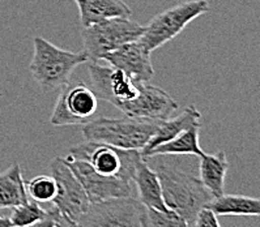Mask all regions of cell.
I'll use <instances>...</instances> for the list:
<instances>
[{"instance_id":"obj_27","label":"cell","mask_w":260,"mask_h":227,"mask_svg":"<svg viewBox=\"0 0 260 227\" xmlns=\"http://www.w3.org/2000/svg\"><path fill=\"white\" fill-rule=\"evenodd\" d=\"M0 227H13L12 222H11V218L0 215Z\"/></svg>"},{"instance_id":"obj_21","label":"cell","mask_w":260,"mask_h":227,"mask_svg":"<svg viewBox=\"0 0 260 227\" xmlns=\"http://www.w3.org/2000/svg\"><path fill=\"white\" fill-rule=\"evenodd\" d=\"M28 197L36 203H51L58 191L55 179L51 175H38L25 181Z\"/></svg>"},{"instance_id":"obj_12","label":"cell","mask_w":260,"mask_h":227,"mask_svg":"<svg viewBox=\"0 0 260 227\" xmlns=\"http://www.w3.org/2000/svg\"><path fill=\"white\" fill-rule=\"evenodd\" d=\"M177 108L178 103L168 92L149 83H140V94L118 110L128 118L164 120L172 117Z\"/></svg>"},{"instance_id":"obj_14","label":"cell","mask_w":260,"mask_h":227,"mask_svg":"<svg viewBox=\"0 0 260 227\" xmlns=\"http://www.w3.org/2000/svg\"><path fill=\"white\" fill-rule=\"evenodd\" d=\"M195 124H202V114L196 108L195 104H190L177 117L159 120L153 136L150 137L148 144L140 150L141 157L145 158L149 154V152L153 150L154 147L169 141V140H172L175 136L183 132L184 129L190 128Z\"/></svg>"},{"instance_id":"obj_23","label":"cell","mask_w":260,"mask_h":227,"mask_svg":"<svg viewBox=\"0 0 260 227\" xmlns=\"http://www.w3.org/2000/svg\"><path fill=\"white\" fill-rule=\"evenodd\" d=\"M145 227H190L181 215L172 210H154L147 209Z\"/></svg>"},{"instance_id":"obj_22","label":"cell","mask_w":260,"mask_h":227,"mask_svg":"<svg viewBox=\"0 0 260 227\" xmlns=\"http://www.w3.org/2000/svg\"><path fill=\"white\" fill-rule=\"evenodd\" d=\"M47 212L49 210L41 208L40 204L29 199L26 203L12 208V214L10 218L13 227H26L46 217Z\"/></svg>"},{"instance_id":"obj_19","label":"cell","mask_w":260,"mask_h":227,"mask_svg":"<svg viewBox=\"0 0 260 227\" xmlns=\"http://www.w3.org/2000/svg\"><path fill=\"white\" fill-rule=\"evenodd\" d=\"M207 208L217 215H250L260 214V200L245 195H221L212 199Z\"/></svg>"},{"instance_id":"obj_4","label":"cell","mask_w":260,"mask_h":227,"mask_svg":"<svg viewBox=\"0 0 260 227\" xmlns=\"http://www.w3.org/2000/svg\"><path fill=\"white\" fill-rule=\"evenodd\" d=\"M144 31V25L131 17H113L81 29L84 54L88 63L102 62L106 54L125 43L136 41Z\"/></svg>"},{"instance_id":"obj_8","label":"cell","mask_w":260,"mask_h":227,"mask_svg":"<svg viewBox=\"0 0 260 227\" xmlns=\"http://www.w3.org/2000/svg\"><path fill=\"white\" fill-rule=\"evenodd\" d=\"M97 110L98 97L92 88L84 83H68L60 88L50 123L55 127L84 126Z\"/></svg>"},{"instance_id":"obj_20","label":"cell","mask_w":260,"mask_h":227,"mask_svg":"<svg viewBox=\"0 0 260 227\" xmlns=\"http://www.w3.org/2000/svg\"><path fill=\"white\" fill-rule=\"evenodd\" d=\"M202 124H195L190 128L184 129L174 138L156 146L149 152L145 160L157 156H169V154H191V156H202L204 153L199 145V129Z\"/></svg>"},{"instance_id":"obj_11","label":"cell","mask_w":260,"mask_h":227,"mask_svg":"<svg viewBox=\"0 0 260 227\" xmlns=\"http://www.w3.org/2000/svg\"><path fill=\"white\" fill-rule=\"evenodd\" d=\"M64 161L70 166L76 178L83 185L90 203H100L104 200L115 197L134 196L131 181L123 180L116 176H105L92 169V166L84 161L66 157Z\"/></svg>"},{"instance_id":"obj_17","label":"cell","mask_w":260,"mask_h":227,"mask_svg":"<svg viewBox=\"0 0 260 227\" xmlns=\"http://www.w3.org/2000/svg\"><path fill=\"white\" fill-rule=\"evenodd\" d=\"M228 170L229 160L223 150L216 154L203 153L200 156L199 179L213 199L225 194V178Z\"/></svg>"},{"instance_id":"obj_3","label":"cell","mask_w":260,"mask_h":227,"mask_svg":"<svg viewBox=\"0 0 260 227\" xmlns=\"http://www.w3.org/2000/svg\"><path fill=\"white\" fill-rule=\"evenodd\" d=\"M158 122L128 117L98 118L84 124L83 135L86 141L127 150H141L153 136Z\"/></svg>"},{"instance_id":"obj_9","label":"cell","mask_w":260,"mask_h":227,"mask_svg":"<svg viewBox=\"0 0 260 227\" xmlns=\"http://www.w3.org/2000/svg\"><path fill=\"white\" fill-rule=\"evenodd\" d=\"M51 176L55 179L58 191L52 200V206L59 212L61 217L76 224L83 213L88 209L89 201L83 185L76 178L64 158L56 157L50 163Z\"/></svg>"},{"instance_id":"obj_5","label":"cell","mask_w":260,"mask_h":227,"mask_svg":"<svg viewBox=\"0 0 260 227\" xmlns=\"http://www.w3.org/2000/svg\"><path fill=\"white\" fill-rule=\"evenodd\" d=\"M209 11L207 0H190L158 13L144 25V31L139 38L148 51L153 52L174 40L187 25Z\"/></svg>"},{"instance_id":"obj_1","label":"cell","mask_w":260,"mask_h":227,"mask_svg":"<svg viewBox=\"0 0 260 227\" xmlns=\"http://www.w3.org/2000/svg\"><path fill=\"white\" fill-rule=\"evenodd\" d=\"M166 208L181 215L188 226L200 209L211 203L213 196L203 185L200 179L166 163H158L156 169Z\"/></svg>"},{"instance_id":"obj_10","label":"cell","mask_w":260,"mask_h":227,"mask_svg":"<svg viewBox=\"0 0 260 227\" xmlns=\"http://www.w3.org/2000/svg\"><path fill=\"white\" fill-rule=\"evenodd\" d=\"M86 64L93 92L98 98L113 104L114 107L119 108L123 103L134 101L140 94L141 81L134 80L118 68L104 65L101 62Z\"/></svg>"},{"instance_id":"obj_15","label":"cell","mask_w":260,"mask_h":227,"mask_svg":"<svg viewBox=\"0 0 260 227\" xmlns=\"http://www.w3.org/2000/svg\"><path fill=\"white\" fill-rule=\"evenodd\" d=\"M132 181H135L139 200L145 208L161 210V212L169 210L164 203L162 188H161L158 175L156 170L148 165L145 158H141L139 161Z\"/></svg>"},{"instance_id":"obj_26","label":"cell","mask_w":260,"mask_h":227,"mask_svg":"<svg viewBox=\"0 0 260 227\" xmlns=\"http://www.w3.org/2000/svg\"><path fill=\"white\" fill-rule=\"evenodd\" d=\"M54 227H76V224H75L74 222L68 221L67 218L61 217V215L59 214L58 218H56V221H55V224H54Z\"/></svg>"},{"instance_id":"obj_6","label":"cell","mask_w":260,"mask_h":227,"mask_svg":"<svg viewBox=\"0 0 260 227\" xmlns=\"http://www.w3.org/2000/svg\"><path fill=\"white\" fill-rule=\"evenodd\" d=\"M68 157L89 163L101 175L116 176L127 181H132L136 166L143 158L140 150H127L93 141L71 147Z\"/></svg>"},{"instance_id":"obj_24","label":"cell","mask_w":260,"mask_h":227,"mask_svg":"<svg viewBox=\"0 0 260 227\" xmlns=\"http://www.w3.org/2000/svg\"><path fill=\"white\" fill-rule=\"evenodd\" d=\"M191 227H221V224L218 222L217 214L205 206L198 212Z\"/></svg>"},{"instance_id":"obj_18","label":"cell","mask_w":260,"mask_h":227,"mask_svg":"<svg viewBox=\"0 0 260 227\" xmlns=\"http://www.w3.org/2000/svg\"><path fill=\"white\" fill-rule=\"evenodd\" d=\"M28 200L21 167L15 162L0 172V209H12Z\"/></svg>"},{"instance_id":"obj_13","label":"cell","mask_w":260,"mask_h":227,"mask_svg":"<svg viewBox=\"0 0 260 227\" xmlns=\"http://www.w3.org/2000/svg\"><path fill=\"white\" fill-rule=\"evenodd\" d=\"M150 54L152 52L148 51L144 45L136 40L106 54L102 60L127 73L134 80L149 83L154 74Z\"/></svg>"},{"instance_id":"obj_2","label":"cell","mask_w":260,"mask_h":227,"mask_svg":"<svg viewBox=\"0 0 260 227\" xmlns=\"http://www.w3.org/2000/svg\"><path fill=\"white\" fill-rule=\"evenodd\" d=\"M33 46L29 72L43 92L59 89L68 84L75 69L88 63L84 51H67L42 37L34 38Z\"/></svg>"},{"instance_id":"obj_25","label":"cell","mask_w":260,"mask_h":227,"mask_svg":"<svg viewBox=\"0 0 260 227\" xmlns=\"http://www.w3.org/2000/svg\"><path fill=\"white\" fill-rule=\"evenodd\" d=\"M58 215H59V212L56 210L55 208L49 209V212H47L46 217L42 218V219H40V221L34 222V223L29 224V226H26V227H54Z\"/></svg>"},{"instance_id":"obj_28","label":"cell","mask_w":260,"mask_h":227,"mask_svg":"<svg viewBox=\"0 0 260 227\" xmlns=\"http://www.w3.org/2000/svg\"><path fill=\"white\" fill-rule=\"evenodd\" d=\"M144 227H145V226H144Z\"/></svg>"},{"instance_id":"obj_16","label":"cell","mask_w":260,"mask_h":227,"mask_svg":"<svg viewBox=\"0 0 260 227\" xmlns=\"http://www.w3.org/2000/svg\"><path fill=\"white\" fill-rule=\"evenodd\" d=\"M79 8L81 28L113 17H131L132 10L124 0H74Z\"/></svg>"},{"instance_id":"obj_7","label":"cell","mask_w":260,"mask_h":227,"mask_svg":"<svg viewBox=\"0 0 260 227\" xmlns=\"http://www.w3.org/2000/svg\"><path fill=\"white\" fill-rule=\"evenodd\" d=\"M147 208L135 196L90 203L76 227H144Z\"/></svg>"}]
</instances>
